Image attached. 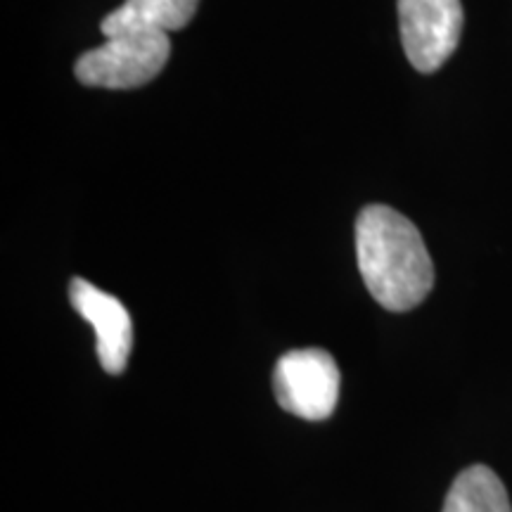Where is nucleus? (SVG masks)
Returning <instances> with one entry per match:
<instances>
[{"label": "nucleus", "mask_w": 512, "mask_h": 512, "mask_svg": "<svg viewBox=\"0 0 512 512\" xmlns=\"http://www.w3.org/2000/svg\"><path fill=\"white\" fill-rule=\"evenodd\" d=\"M356 259L368 292L387 311L415 309L434 287L432 256L420 230L387 204H368L358 214Z\"/></svg>", "instance_id": "nucleus-1"}, {"label": "nucleus", "mask_w": 512, "mask_h": 512, "mask_svg": "<svg viewBox=\"0 0 512 512\" xmlns=\"http://www.w3.org/2000/svg\"><path fill=\"white\" fill-rule=\"evenodd\" d=\"M171 55L166 34L136 31L105 38L100 48L86 50L74 64V74L83 86L128 91L140 88L162 74Z\"/></svg>", "instance_id": "nucleus-2"}, {"label": "nucleus", "mask_w": 512, "mask_h": 512, "mask_svg": "<svg viewBox=\"0 0 512 512\" xmlns=\"http://www.w3.org/2000/svg\"><path fill=\"white\" fill-rule=\"evenodd\" d=\"M339 368L325 349H294L278 358L273 392L280 408L302 420H328L339 399Z\"/></svg>", "instance_id": "nucleus-3"}, {"label": "nucleus", "mask_w": 512, "mask_h": 512, "mask_svg": "<svg viewBox=\"0 0 512 512\" xmlns=\"http://www.w3.org/2000/svg\"><path fill=\"white\" fill-rule=\"evenodd\" d=\"M403 53L422 74H432L456 53L465 27L460 0H399Z\"/></svg>", "instance_id": "nucleus-4"}, {"label": "nucleus", "mask_w": 512, "mask_h": 512, "mask_svg": "<svg viewBox=\"0 0 512 512\" xmlns=\"http://www.w3.org/2000/svg\"><path fill=\"white\" fill-rule=\"evenodd\" d=\"M69 302L93 325L102 370L110 375L124 373L133 349V320L126 306L83 278H72L69 283Z\"/></svg>", "instance_id": "nucleus-5"}, {"label": "nucleus", "mask_w": 512, "mask_h": 512, "mask_svg": "<svg viewBox=\"0 0 512 512\" xmlns=\"http://www.w3.org/2000/svg\"><path fill=\"white\" fill-rule=\"evenodd\" d=\"M197 8L200 0H124V5L102 17L100 29L107 38L136 31L169 34L188 27Z\"/></svg>", "instance_id": "nucleus-6"}, {"label": "nucleus", "mask_w": 512, "mask_h": 512, "mask_svg": "<svg viewBox=\"0 0 512 512\" xmlns=\"http://www.w3.org/2000/svg\"><path fill=\"white\" fill-rule=\"evenodd\" d=\"M444 512H512V505L496 472L486 465H472L448 489Z\"/></svg>", "instance_id": "nucleus-7"}]
</instances>
